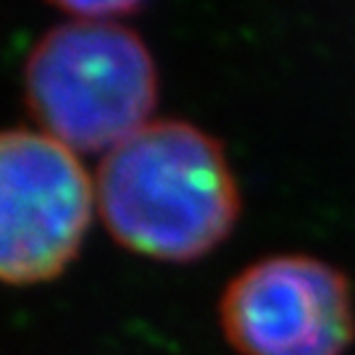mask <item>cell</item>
I'll use <instances>...</instances> for the list:
<instances>
[{
	"instance_id": "1",
	"label": "cell",
	"mask_w": 355,
	"mask_h": 355,
	"mask_svg": "<svg viewBox=\"0 0 355 355\" xmlns=\"http://www.w3.org/2000/svg\"><path fill=\"white\" fill-rule=\"evenodd\" d=\"M92 182L108 234L153 261L205 258L240 221V184L224 145L182 119H153L103 155Z\"/></svg>"
},
{
	"instance_id": "2",
	"label": "cell",
	"mask_w": 355,
	"mask_h": 355,
	"mask_svg": "<svg viewBox=\"0 0 355 355\" xmlns=\"http://www.w3.org/2000/svg\"><path fill=\"white\" fill-rule=\"evenodd\" d=\"M24 98L40 132L105 155L153 121L158 66L132 26L64 21L26 55Z\"/></svg>"
},
{
	"instance_id": "3",
	"label": "cell",
	"mask_w": 355,
	"mask_h": 355,
	"mask_svg": "<svg viewBox=\"0 0 355 355\" xmlns=\"http://www.w3.org/2000/svg\"><path fill=\"white\" fill-rule=\"evenodd\" d=\"M95 214V182L40 129L0 132V282L42 284L71 266Z\"/></svg>"
},
{
	"instance_id": "4",
	"label": "cell",
	"mask_w": 355,
	"mask_h": 355,
	"mask_svg": "<svg viewBox=\"0 0 355 355\" xmlns=\"http://www.w3.org/2000/svg\"><path fill=\"white\" fill-rule=\"evenodd\" d=\"M218 327L240 355H345L355 300L345 271L316 255H266L232 277Z\"/></svg>"
},
{
	"instance_id": "5",
	"label": "cell",
	"mask_w": 355,
	"mask_h": 355,
	"mask_svg": "<svg viewBox=\"0 0 355 355\" xmlns=\"http://www.w3.org/2000/svg\"><path fill=\"white\" fill-rule=\"evenodd\" d=\"M69 21H89V24H124V19L140 13L145 6L137 0H111V3H53Z\"/></svg>"
}]
</instances>
